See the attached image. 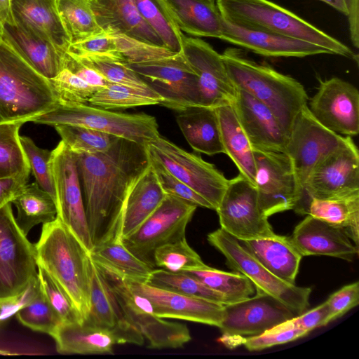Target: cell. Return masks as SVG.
Listing matches in <instances>:
<instances>
[{
    "label": "cell",
    "mask_w": 359,
    "mask_h": 359,
    "mask_svg": "<svg viewBox=\"0 0 359 359\" xmlns=\"http://www.w3.org/2000/svg\"><path fill=\"white\" fill-rule=\"evenodd\" d=\"M74 155L93 248L121 241L127 197L150 165L147 144L118 137L105 151Z\"/></svg>",
    "instance_id": "1"
},
{
    "label": "cell",
    "mask_w": 359,
    "mask_h": 359,
    "mask_svg": "<svg viewBox=\"0 0 359 359\" xmlns=\"http://www.w3.org/2000/svg\"><path fill=\"white\" fill-rule=\"evenodd\" d=\"M50 82L0 26V124L29 122L57 104Z\"/></svg>",
    "instance_id": "2"
},
{
    "label": "cell",
    "mask_w": 359,
    "mask_h": 359,
    "mask_svg": "<svg viewBox=\"0 0 359 359\" xmlns=\"http://www.w3.org/2000/svg\"><path fill=\"white\" fill-rule=\"evenodd\" d=\"M34 245L37 266L67 294L83 320L90 306V252L57 216L43 224Z\"/></svg>",
    "instance_id": "3"
},
{
    "label": "cell",
    "mask_w": 359,
    "mask_h": 359,
    "mask_svg": "<svg viewBox=\"0 0 359 359\" xmlns=\"http://www.w3.org/2000/svg\"><path fill=\"white\" fill-rule=\"evenodd\" d=\"M221 55L236 88L266 105L289 136L297 114L308 105L309 97L303 85L268 65L250 60L239 48H227Z\"/></svg>",
    "instance_id": "4"
},
{
    "label": "cell",
    "mask_w": 359,
    "mask_h": 359,
    "mask_svg": "<svg viewBox=\"0 0 359 359\" xmlns=\"http://www.w3.org/2000/svg\"><path fill=\"white\" fill-rule=\"evenodd\" d=\"M222 18L233 25L316 44L332 54L354 58L351 49L332 36L269 0H216Z\"/></svg>",
    "instance_id": "5"
},
{
    "label": "cell",
    "mask_w": 359,
    "mask_h": 359,
    "mask_svg": "<svg viewBox=\"0 0 359 359\" xmlns=\"http://www.w3.org/2000/svg\"><path fill=\"white\" fill-rule=\"evenodd\" d=\"M29 122L53 127L59 124L81 126L145 144L160 136L156 118L152 116L114 112L87 104H57L53 110L32 118Z\"/></svg>",
    "instance_id": "6"
},
{
    "label": "cell",
    "mask_w": 359,
    "mask_h": 359,
    "mask_svg": "<svg viewBox=\"0 0 359 359\" xmlns=\"http://www.w3.org/2000/svg\"><path fill=\"white\" fill-rule=\"evenodd\" d=\"M208 241L224 256L226 265L247 277L255 285L256 291L273 297L297 316L309 307L311 288L297 286L276 276L239 240L222 228L209 233Z\"/></svg>",
    "instance_id": "7"
},
{
    "label": "cell",
    "mask_w": 359,
    "mask_h": 359,
    "mask_svg": "<svg viewBox=\"0 0 359 359\" xmlns=\"http://www.w3.org/2000/svg\"><path fill=\"white\" fill-rule=\"evenodd\" d=\"M37 271L35 245L18 226L8 203L0 208V303L22 294Z\"/></svg>",
    "instance_id": "8"
},
{
    "label": "cell",
    "mask_w": 359,
    "mask_h": 359,
    "mask_svg": "<svg viewBox=\"0 0 359 359\" xmlns=\"http://www.w3.org/2000/svg\"><path fill=\"white\" fill-rule=\"evenodd\" d=\"M344 137L322 126L311 114L308 105L297 114L288 136L285 154L294 173L297 203L294 210L308 215L305 185L312 170L327 153L337 147Z\"/></svg>",
    "instance_id": "9"
},
{
    "label": "cell",
    "mask_w": 359,
    "mask_h": 359,
    "mask_svg": "<svg viewBox=\"0 0 359 359\" xmlns=\"http://www.w3.org/2000/svg\"><path fill=\"white\" fill-rule=\"evenodd\" d=\"M196 208L183 199L166 194L156 210L121 242L135 257L154 269L156 249L185 238L187 226Z\"/></svg>",
    "instance_id": "10"
},
{
    "label": "cell",
    "mask_w": 359,
    "mask_h": 359,
    "mask_svg": "<svg viewBox=\"0 0 359 359\" xmlns=\"http://www.w3.org/2000/svg\"><path fill=\"white\" fill-rule=\"evenodd\" d=\"M95 265L116 296L126 318L148 340L149 347L179 348L191 340L185 325L157 317L147 299L133 292L116 273Z\"/></svg>",
    "instance_id": "11"
},
{
    "label": "cell",
    "mask_w": 359,
    "mask_h": 359,
    "mask_svg": "<svg viewBox=\"0 0 359 359\" xmlns=\"http://www.w3.org/2000/svg\"><path fill=\"white\" fill-rule=\"evenodd\" d=\"M125 64L160 96V104L177 111L201 105L198 77L182 52L155 60Z\"/></svg>",
    "instance_id": "12"
},
{
    "label": "cell",
    "mask_w": 359,
    "mask_h": 359,
    "mask_svg": "<svg viewBox=\"0 0 359 359\" xmlns=\"http://www.w3.org/2000/svg\"><path fill=\"white\" fill-rule=\"evenodd\" d=\"M150 156L206 199L215 210L229 180L213 164L189 153L161 135L147 144Z\"/></svg>",
    "instance_id": "13"
},
{
    "label": "cell",
    "mask_w": 359,
    "mask_h": 359,
    "mask_svg": "<svg viewBox=\"0 0 359 359\" xmlns=\"http://www.w3.org/2000/svg\"><path fill=\"white\" fill-rule=\"evenodd\" d=\"M359 192V152L350 136L315 165L305 185L307 208L312 198L344 197Z\"/></svg>",
    "instance_id": "14"
},
{
    "label": "cell",
    "mask_w": 359,
    "mask_h": 359,
    "mask_svg": "<svg viewBox=\"0 0 359 359\" xmlns=\"http://www.w3.org/2000/svg\"><path fill=\"white\" fill-rule=\"evenodd\" d=\"M296 316L273 297L257 291L246 299L224 305L218 327L222 334L219 341L226 346H236L243 338L260 334Z\"/></svg>",
    "instance_id": "15"
},
{
    "label": "cell",
    "mask_w": 359,
    "mask_h": 359,
    "mask_svg": "<svg viewBox=\"0 0 359 359\" xmlns=\"http://www.w3.org/2000/svg\"><path fill=\"white\" fill-rule=\"evenodd\" d=\"M215 211L221 228L239 241L276 234L261 210L255 186L240 173L229 180Z\"/></svg>",
    "instance_id": "16"
},
{
    "label": "cell",
    "mask_w": 359,
    "mask_h": 359,
    "mask_svg": "<svg viewBox=\"0 0 359 359\" xmlns=\"http://www.w3.org/2000/svg\"><path fill=\"white\" fill-rule=\"evenodd\" d=\"M51 151L57 217L90 252L93 243L74 153L62 140Z\"/></svg>",
    "instance_id": "17"
},
{
    "label": "cell",
    "mask_w": 359,
    "mask_h": 359,
    "mask_svg": "<svg viewBox=\"0 0 359 359\" xmlns=\"http://www.w3.org/2000/svg\"><path fill=\"white\" fill-rule=\"evenodd\" d=\"M255 186L263 214L294 210L297 200L295 176L285 153L253 148Z\"/></svg>",
    "instance_id": "18"
},
{
    "label": "cell",
    "mask_w": 359,
    "mask_h": 359,
    "mask_svg": "<svg viewBox=\"0 0 359 359\" xmlns=\"http://www.w3.org/2000/svg\"><path fill=\"white\" fill-rule=\"evenodd\" d=\"M182 53L198 77L201 106L217 107L233 102L237 88L221 54L206 41L184 34Z\"/></svg>",
    "instance_id": "19"
},
{
    "label": "cell",
    "mask_w": 359,
    "mask_h": 359,
    "mask_svg": "<svg viewBox=\"0 0 359 359\" xmlns=\"http://www.w3.org/2000/svg\"><path fill=\"white\" fill-rule=\"evenodd\" d=\"M309 109L322 126L337 134L351 137L359 133V92L346 81L338 77L320 80Z\"/></svg>",
    "instance_id": "20"
},
{
    "label": "cell",
    "mask_w": 359,
    "mask_h": 359,
    "mask_svg": "<svg viewBox=\"0 0 359 359\" xmlns=\"http://www.w3.org/2000/svg\"><path fill=\"white\" fill-rule=\"evenodd\" d=\"M135 293L149 300L153 313L161 318H177L219 327L224 318V305L123 279Z\"/></svg>",
    "instance_id": "21"
},
{
    "label": "cell",
    "mask_w": 359,
    "mask_h": 359,
    "mask_svg": "<svg viewBox=\"0 0 359 359\" xmlns=\"http://www.w3.org/2000/svg\"><path fill=\"white\" fill-rule=\"evenodd\" d=\"M231 104L252 148L286 152L288 135L266 105L241 89Z\"/></svg>",
    "instance_id": "22"
},
{
    "label": "cell",
    "mask_w": 359,
    "mask_h": 359,
    "mask_svg": "<svg viewBox=\"0 0 359 359\" xmlns=\"http://www.w3.org/2000/svg\"><path fill=\"white\" fill-rule=\"evenodd\" d=\"M90 286V306L83 323L111 331L120 344L142 345L143 335L127 320L116 296L93 260Z\"/></svg>",
    "instance_id": "23"
},
{
    "label": "cell",
    "mask_w": 359,
    "mask_h": 359,
    "mask_svg": "<svg viewBox=\"0 0 359 359\" xmlns=\"http://www.w3.org/2000/svg\"><path fill=\"white\" fill-rule=\"evenodd\" d=\"M220 39L265 57H304L332 54L328 50L305 41L240 27L224 18Z\"/></svg>",
    "instance_id": "24"
},
{
    "label": "cell",
    "mask_w": 359,
    "mask_h": 359,
    "mask_svg": "<svg viewBox=\"0 0 359 359\" xmlns=\"http://www.w3.org/2000/svg\"><path fill=\"white\" fill-rule=\"evenodd\" d=\"M304 256L326 255L352 261L358 248L341 229L308 215L294 228L290 237Z\"/></svg>",
    "instance_id": "25"
},
{
    "label": "cell",
    "mask_w": 359,
    "mask_h": 359,
    "mask_svg": "<svg viewBox=\"0 0 359 359\" xmlns=\"http://www.w3.org/2000/svg\"><path fill=\"white\" fill-rule=\"evenodd\" d=\"M100 27L155 46L162 41L140 15L134 0H88Z\"/></svg>",
    "instance_id": "26"
},
{
    "label": "cell",
    "mask_w": 359,
    "mask_h": 359,
    "mask_svg": "<svg viewBox=\"0 0 359 359\" xmlns=\"http://www.w3.org/2000/svg\"><path fill=\"white\" fill-rule=\"evenodd\" d=\"M240 241L270 272L287 283L294 284L302 256L290 237L274 234Z\"/></svg>",
    "instance_id": "27"
},
{
    "label": "cell",
    "mask_w": 359,
    "mask_h": 359,
    "mask_svg": "<svg viewBox=\"0 0 359 359\" xmlns=\"http://www.w3.org/2000/svg\"><path fill=\"white\" fill-rule=\"evenodd\" d=\"M179 111L177 123L194 151L209 156L224 154L216 107L197 105Z\"/></svg>",
    "instance_id": "28"
},
{
    "label": "cell",
    "mask_w": 359,
    "mask_h": 359,
    "mask_svg": "<svg viewBox=\"0 0 359 359\" xmlns=\"http://www.w3.org/2000/svg\"><path fill=\"white\" fill-rule=\"evenodd\" d=\"M56 350L63 354L111 353L114 345L120 344L110 330L84 323H62L51 334Z\"/></svg>",
    "instance_id": "29"
},
{
    "label": "cell",
    "mask_w": 359,
    "mask_h": 359,
    "mask_svg": "<svg viewBox=\"0 0 359 359\" xmlns=\"http://www.w3.org/2000/svg\"><path fill=\"white\" fill-rule=\"evenodd\" d=\"M15 22L67 52L70 46L57 13L55 0H12Z\"/></svg>",
    "instance_id": "30"
},
{
    "label": "cell",
    "mask_w": 359,
    "mask_h": 359,
    "mask_svg": "<svg viewBox=\"0 0 359 359\" xmlns=\"http://www.w3.org/2000/svg\"><path fill=\"white\" fill-rule=\"evenodd\" d=\"M165 195L150 163L133 184L127 197L122 221L121 239L135 232L160 205Z\"/></svg>",
    "instance_id": "31"
},
{
    "label": "cell",
    "mask_w": 359,
    "mask_h": 359,
    "mask_svg": "<svg viewBox=\"0 0 359 359\" xmlns=\"http://www.w3.org/2000/svg\"><path fill=\"white\" fill-rule=\"evenodd\" d=\"M182 32L196 37L219 39L223 18L216 0H165Z\"/></svg>",
    "instance_id": "32"
},
{
    "label": "cell",
    "mask_w": 359,
    "mask_h": 359,
    "mask_svg": "<svg viewBox=\"0 0 359 359\" xmlns=\"http://www.w3.org/2000/svg\"><path fill=\"white\" fill-rule=\"evenodd\" d=\"M4 29L30 65L43 77L52 79L63 69L66 52L50 41L18 22L15 25H6Z\"/></svg>",
    "instance_id": "33"
},
{
    "label": "cell",
    "mask_w": 359,
    "mask_h": 359,
    "mask_svg": "<svg viewBox=\"0 0 359 359\" xmlns=\"http://www.w3.org/2000/svg\"><path fill=\"white\" fill-rule=\"evenodd\" d=\"M224 154L238 168L240 174L255 185V162L253 148L242 128L231 104L216 107Z\"/></svg>",
    "instance_id": "34"
},
{
    "label": "cell",
    "mask_w": 359,
    "mask_h": 359,
    "mask_svg": "<svg viewBox=\"0 0 359 359\" xmlns=\"http://www.w3.org/2000/svg\"><path fill=\"white\" fill-rule=\"evenodd\" d=\"M308 215L341 229L358 248L359 192L335 198H312Z\"/></svg>",
    "instance_id": "35"
},
{
    "label": "cell",
    "mask_w": 359,
    "mask_h": 359,
    "mask_svg": "<svg viewBox=\"0 0 359 359\" xmlns=\"http://www.w3.org/2000/svg\"><path fill=\"white\" fill-rule=\"evenodd\" d=\"M90 255L95 264L125 280L146 283L154 269L131 253L121 241L95 246Z\"/></svg>",
    "instance_id": "36"
},
{
    "label": "cell",
    "mask_w": 359,
    "mask_h": 359,
    "mask_svg": "<svg viewBox=\"0 0 359 359\" xmlns=\"http://www.w3.org/2000/svg\"><path fill=\"white\" fill-rule=\"evenodd\" d=\"M11 203L17 208L16 222L25 235L37 224L50 222L57 216L56 203L36 182L25 185Z\"/></svg>",
    "instance_id": "37"
},
{
    "label": "cell",
    "mask_w": 359,
    "mask_h": 359,
    "mask_svg": "<svg viewBox=\"0 0 359 359\" xmlns=\"http://www.w3.org/2000/svg\"><path fill=\"white\" fill-rule=\"evenodd\" d=\"M55 6L70 45L104 32L88 0H55Z\"/></svg>",
    "instance_id": "38"
},
{
    "label": "cell",
    "mask_w": 359,
    "mask_h": 359,
    "mask_svg": "<svg viewBox=\"0 0 359 359\" xmlns=\"http://www.w3.org/2000/svg\"><path fill=\"white\" fill-rule=\"evenodd\" d=\"M181 272L194 276L209 288L221 294L226 299L228 304L246 299L253 296L256 292L253 283L238 272H226L207 265Z\"/></svg>",
    "instance_id": "39"
},
{
    "label": "cell",
    "mask_w": 359,
    "mask_h": 359,
    "mask_svg": "<svg viewBox=\"0 0 359 359\" xmlns=\"http://www.w3.org/2000/svg\"><path fill=\"white\" fill-rule=\"evenodd\" d=\"M136 8L146 23L172 52L182 48V32L165 0H134Z\"/></svg>",
    "instance_id": "40"
},
{
    "label": "cell",
    "mask_w": 359,
    "mask_h": 359,
    "mask_svg": "<svg viewBox=\"0 0 359 359\" xmlns=\"http://www.w3.org/2000/svg\"><path fill=\"white\" fill-rule=\"evenodd\" d=\"M160 96L154 90H146L128 86L110 83L98 89L89 99L90 106L104 109H127L161 103Z\"/></svg>",
    "instance_id": "41"
},
{
    "label": "cell",
    "mask_w": 359,
    "mask_h": 359,
    "mask_svg": "<svg viewBox=\"0 0 359 359\" xmlns=\"http://www.w3.org/2000/svg\"><path fill=\"white\" fill-rule=\"evenodd\" d=\"M24 123L0 124V179L30 175L31 169L19 135Z\"/></svg>",
    "instance_id": "42"
},
{
    "label": "cell",
    "mask_w": 359,
    "mask_h": 359,
    "mask_svg": "<svg viewBox=\"0 0 359 359\" xmlns=\"http://www.w3.org/2000/svg\"><path fill=\"white\" fill-rule=\"evenodd\" d=\"M146 283L184 295L209 300L224 305L226 299L219 293L207 287L197 278L184 272H171L153 269Z\"/></svg>",
    "instance_id": "43"
},
{
    "label": "cell",
    "mask_w": 359,
    "mask_h": 359,
    "mask_svg": "<svg viewBox=\"0 0 359 359\" xmlns=\"http://www.w3.org/2000/svg\"><path fill=\"white\" fill-rule=\"evenodd\" d=\"M54 128L62 141L74 153L103 152L118 139L114 135L81 126L59 124Z\"/></svg>",
    "instance_id": "44"
},
{
    "label": "cell",
    "mask_w": 359,
    "mask_h": 359,
    "mask_svg": "<svg viewBox=\"0 0 359 359\" xmlns=\"http://www.w3.org/2000/svg\"><path fill=\"white\" fill-rule=\"evenodd\" d=\"M154 262L155 266L175 273L206 265L186 238L158 247L154 251Z\"/></svg>",
    "instance_id": "45"
},
{
    "label": "cell",
    "mask_w": 359,
    "mask_h": 359,
    "mask_svg": "<svg viewBox=\"0 0 359 359\" xmlns=\"http://www.w3.org/2000/svg\"><path fill=\"white\" fill-rule=\"evenodd\" d=\"M15 316L23 325L50 336L62 323L40 288L35 297L18 311Z\"/></svg>",
    "instance_id": "46"
},
{
    "label": "cell",
    "mask_w": 359,
    "mask_h": 359,
    "mask_svg": "<svg viewBox=\"0 0 359 359\" xmlns=\"http://www.w3.org/2000/svg\"><path fill=\"white\" fill-rule=\"evenodd\" d=\"M20 140L36 182L56 203V191L51 164L52 151L39 147L27 136L20 135Z\"/></svg>",
    "instance_id": "47"
},
{
    "label": "cell",
    "mask_w": 359,
    "mask_h": 359,
    "mask_svg": "<svg viewBox=\"0 0 359 359\" xmlns=\"http://www.w3.org/2000/svg\"><path fill=\"white\" fill-rule=\"evenodd\" d=\"M72 54L84 64L98 71L111 83L153 90L140 75L123 62L108 57L79 56Z\"/></svg>",
    "instance_id": "48"
},
{
    "label": "cell",
    "mask_w": 359,
    "mask_h": 359,
    "mask_svg": "<svg viewBox=\"0 0 359 359\" xmlns=\"http://www.w3.org/2000/svg\"><path fill=\"white\" fill-rule=\"evenodd\" d=\"M49 81L58 104H88L89 99L98 90L66 68Z\"/></svg>",
    "instance_id": "49"
},
{
    "label": "cell",
    "mask_w": 359,
    "mask_h": 359,
    "mask_svg": "<svg viewBox=\"0 0 359 359\" xmlns=\"http://www.w3.org/2000/svg\"><path fill=\"white\" fill-rule=\"evenodd\" d=\"M114 38L124 63H138L171 56L170 49L152 45L118 32H107Z\"/></svg>",
    "instance_id": "50"
},
{
    "label": "cell",
    "mask_w": 359,
    "mask_h": 359,
    "mask_svg": "<svg viewBox=\"0 0 359 359\" xmlns=\"http://www.w3.org/2000/svg\"><path fill=\"white\" fill-rule=\"evenodd\" d=\"M40 290L62 323H82L83 318L70 299L41 266H37Z\"/></svg>",
    "instance_id": "51"
},
{
    "label": "cell",
    "mask_w": 359,
    "mask_h": 359,
    "mask_svg": "<svg viewBox=\"0 0 359 359\" xmlns=\"http://www.w3.org/2000/svg\"><path fill=\"white\" fill-rule=\"evenodd\" d=\"M307 334L295 327L289 319L260 334L243 338V344L250 351H260L294 341Z\"/></svg>",
    "instance_id": "52"
},
{
    "label": "cell",
    "mask_w": 359,
    "mask_h": 359,
    "mask_svg": "<svg viewBox=\"0 0 359 359\" xmlns=\"http://www.w3.org/2000/svg\"><path fill=\"white\" fill-rule=\"evenodd\" d=\"M150 163L165 194L180 198L197 207L214 210L213 206L206 199L175 177L161 163L151 156H150Z\"/></svg>",
    "instance_id": "53"
},
{
    "label": "cell",
    "mask_w": 359,
    "mask_h": 359,
    "mask_svg": "<svg viewBox=\"0 0 359 359\" xmlns=\"http://www.w3.org/2000/svg\"><path fill=\"white\" fill-rule=\"evenodd\" d=\"M67 51L79 56L108 57L124 62L114 38L105 32L87 40L71 44Z\"/></svg>",
    "instance_id": "54"
},
{
    "label": "cell",
    "mask_w": 359,
    "mask_h": 359,
    "mask_svg": "<svg viewBox=\"0 0 359 359\" xmlns=\"http://www.w3.org/2000/svg\"><path fill=\"white\" fill-rule=\"evenodd\" d=\"M327 306V324L342 316L359 304V283L346 285L325 301Z\"/></svg>",
    "instance_id": "55"
},
{
    "label": "cell",
    "mask_w": 359,
    "mask_h": 359,
    "mask_svg": "<svg viewBox=\"0 0 359 359\" xmlns=\"http://www.w3.org/2000/svg\"><path fill=\"white\" fill-rule=\"evenodd\" d=\"M63 68L67 69L97 89L102 88L111 83L98 71L84 64L69 51L65 53Z\"/></svg>",
    "instance_id": "56"
},
{
    "label": "cell",
    "mask_w": 359,
    "mask_h": 359,
    "mask_svg": "<svg viewBox=\"0 0 359 359\" xmlns=\"http://www.w3.org/2000/svg\"><path fill=\"white\" fill-rule=\"evenodd\" d=\"M327 306L325 302L320 305L306 312L304 311L290 320L295 327L309 333L313 329L327 325Z\"/></svg>",
    "instance_id": "57"
},
{
    "label": "cell",
    "mask_w": 359,
    "mask_h": 359,
    "mask_svg": "<svg viewBox=\"0 0 359 359\" xmlns=\"http://www.w3.org/2000/svg\"><path fill=\"white\" fill-rule=\"evenodd\" d=\"M39 290V285L36 278L20 297L10 302L0 303V325L27 304L35 297Z\"/></svg>",
    "instance_id": "58"
},
{
    "label": "cell",
    "mask_w": 359,
    "mask_h": 359,
    "mask_svg": "<svg viewBox=\"0 0 359 359\" xmlns=\"http://www.w3.org/2000/svg\"><path fill=\"white\" fill-rule=\"evenodd\" d=\"M30 175L0 179V208L11 203L19 191L27 184Z\"/></svg>",
    "instance_id": "59"
},
{
    "label": "cell",
    "mask_w": 359,
    "mask_h": 359,
    "mask_svg": "<svg viewBox=\"0 0 359 359\" xmlns=\"http://www.w3.org/2000/svg\"><path fill=\"white\" fill-rule=\"evenodd\" d=\"M350 39L356 48H359V0H346Z\"/></svg>",
    "instance_id": "60"
},
{
    "label": "cell",
    "mask_w": 359,
    "mask_h": 359,
    "mask_svg": "<svg viewBox=\"0 0 359 359\" xmlns=\"http://www.w3.org/2000/svg\"><path fill=\"white\" fill-rule=\"evenodd\" d=\"M16 24L12 8V0H0V26Z\"/></svg>",
    "instance_id": "61"
},
{
    "label": "cell",
    "mask_w": 359,
    "mask_h": 359,
    "mask_svg": "<svg viewBox=\"0 0 359 359\" xmlns=\"http://www.w3.org/2000/svg\"><path fill=\"white\" fill-rule=\"evenodd\" d=\"M323 1L331 7L334 8L339 12L343 13L346 16L347 15V8L346 0H318Z\"/></svg>",
    "instance_id": "62"
},
{
    "label": "cell",
    "mask_w": 359,
    "mask_h": 359,
    "mask_svg": "<svg viewBox=\"0 0 359 359\" xmlns=\"http://www.w3.org/2000/svg\"><path fill=\"white\" fill-rule=\"evenodd\" d=\"M10 352L8 351H4V350H0V355H10Z\"/></svg>",
    "instance_id": "63"
}]
</instances>
